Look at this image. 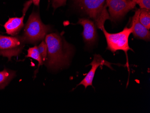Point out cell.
I'll list each match as a JSON object with an SVG mask.
<instances>
[{
  "label": "cell",
  "instance_id": "6da1fadb",
  "mask_svg": "<svg viewBox=\"0 0 150 113\" xmlns=\"http://www.w3.org/2000/svg\"><path fill=\"white\" fill-rule=\"evenodd\" d=\"M45 43L47 46L46 65L52 70L68 65L72 55V48L64 38L56 33L47 34Z\"/></svg>",
  "mask_w": 150,
  "mask_h": 113
},
{
  "label": "cell",
  "instance_id": "7a4b0ae2",
  "mask_svg": "<svg viewBox=\"0 0 150 113\" xmlns=\"http://www.w3.org/2000/svg\"><path fill=\"white\" fill-rule=\"evenodd\" d=\"M79 7L94 21L99 29L104 27V23L111 19L107 10L106 0H74Z\"/></svg>",
  "mask_w": 150,
  "mask_h": 113
},
{
  "label": "cell",
  "instance_id": "3957f363",
  "mask_svg": "<svg viewBox=\"0 0 150 113\" xmlns=\"http://www.w3.org/2000/svg\"><path fill=\"white\" fill-rule=\"evenodd\" d=\"M50 30V26L43 23L38 13L33 12L25 25L22 37L26 43L34 44L42 40Z\"/></svg>",
  "mask_w": 150,
  "mask_h": 113
},
{
  "label": "cell",
  "instance_id": "277c9868",
  "mask_svg": "<svg viewBox=\"0 0 150 113\" xmlns=\"http://www.w3.org/2000/svg\"><path fill=\"white\" fill-rule=\"evenodd\" d=\"M101 30L103 32L107 43V49L112 52L118 50L124 51L128 58V51L131 50L129 45V38L133 33L132 26L130 28L125 27L121 32L115 33H108L105 27Z\"/></svg>",
  "mask_w": 150,
  "mask_h": 113
},
{
  "label": "cell",
  "instance_id": "5b68a950",
  "mask_svg": "<svg viewBox=\"0 0 150 113\" xmlns=\"http://www.w3.org/2000/svg\"><path fill=\"white\" fill-rule=\"evenodd\" d=\"M25 44L22 36L9 37L0 34V55L8 58L10 61L12 57L21 53Z\"/></svg>",
  "mask_w": 150,
  "mask_h": 113
},
{
  "label": "cell",
  "instance_id": "8992f818",
  "mask_svg": "<svg viewBox=\"0 0 150 113\" xmlns=\"http://www.w3.org/2000/svg\"><path fill=\"white\" fill-rule=\"evenodd\" d=\"M110 18L113 21H118L135 6L134 0H107Z\"/></svg>",
  "mask_w": 150,
  "mask_h": 113
},
{
  "label": "cell",
  "instance_id": "52a82bcc",
  "mask_svg": "<svg viewBox=\"0 0 150 113\" xmlns=\"http://www.w3.org/2000/svg\"><path fill=\"white\" fill-rule=\"evenodd\" d=\"M111 64V63L105 60L101 55L95 54L94 55L93 60L90 64V65L92 66L91 69L78 85H83L85 88H86L88 86H92L93 81L98 68L100 66L106 65L109 67L110 69H112Z\"/></svg>",
  "mask_w": 150,
  "mask_h": 113
},
{
  "label": "cell",
  "instance_id": "ba28073f",
  "mask_svg": "<svg viewBox=\"0 0 150 113\" xmlns=\"http://www.w3.org/2000/svg\"><path fill=\"white\" fill-rule=\"evenodd\" d=\"M77 24L83 26V32L82 35L84 41L87 44L93 43L97 37L96 30L94 22L86 18L79 19Z\"/></svg>",
  "mask_w": 150,
  "mask_h": 113
},
{
  "label": "cell",
  "instance_id": "9c48e42d",
  "mask_svg": "<svg viewBox=\"0 0 150 113\" xmlns=\"http://www.w3.org/2000/svg\"><path fill=\"white\" fill-rule=\"evenodd\" d=\"M140 12L141 9L136 11L132 18L131 23V26L133 28L132 33L135 38L149 41L150 39V31L145 27L139 21V16Z\"/></svg>",
  "mask_w": 150,
  "mask_h": 113
},
{
  "label": "cell",
  "instance_id": "30bf717a",
  "mask_svg": "<svg viewBox=\"0 0 150 113\" xmlns=\"http://www.w3.org/2000/svg\"><path fill=\"white\" fill-rule=\"evenodd\" d=\"M25 16V14H23L21 17L9 18L4 25L6 33L12 36L17 35L24 26L23 19Z\"/></svg>",
  "mask_w": 150,
  "mask_h": 113
},
{
  "label": "cell",
  "instance_id": "8fae6325",
  "mask_svg": "<svg viewBox=\"0 0 150 113\" xmlns=\"http://www.w3.org/2000/svg\"><path fill=\"white\" fill-rule=\"evenodd\" d=\"M16 76L14 71L5 69L0 71V89H4Z\"/></svg>",
  "mask_w": 150,
  "mask_h": 113
},
{
  "label": "cell",
  "instance_id": "7c38bea8",
  "mask_svg": "<svg viewBox=\"0 0 150 113\" xmlns=\"http://www.w3.org/2000/svg\"><path fill=\"white\" fill-rule=\"evenodd\" d=\"M26 58H31L32 59L37 60L38 62V70L40 66L44 64L42 57L40 56L38 46H34L33 48H29L28 50V54L25 56Z\"/></svg>",
  "mask_w": 150,
  "mask_h": 113
},
{
  "label": "cell",
  "instance_id": "4fadbf2b",
  "mask_svg": "<svg viewBox=\"0 0 150 113\" xmlns=\"http://www.w3.org/2000/svg\"><path fill=\"white\" fill-rule=\"evenodd\" d=\"M140 22L146 28L150 29V11L146 9H141V12L139 16Z\"/></svg>",
  "mask_w": 150,
  "mask_h": 113
},
{
  "label": "cell",
  "instance_id": "5bb4252c",
  "mask_svg": "<svg viewBox=\"0 0 150 113\" xmlns=\"http://www.w3.org/2000/svg\"><path fill=\"white\" fill-rule=\"evenodd\" d=\"M39 51L40 54V56L42 57L43 61L45 62L46 61L47 57V46L44 41H42L38 46Z\"/></svg>",
  "mask_w": 150,
  "mask_h": 113
},
{
  "label": "cell",
  "instance_id": "9a60e30c",
  "mask_svg": "<svg viewBox=\"0 0 150 113\" xmlns=\"http://www.w3.org/2000/svg\"><path fill=\"white\" fill-rule=\"evenodd\" d=\"M136 4H138L141 9L150 10V0H134Z\"/></svg>",
  "mask_w": 150,
  "mask_h": 113
},
{
  "label": "cell",
  "instance_id": "2e32d148",
  "mask_svg": "<svg viewBox=\"0 0 150 113\" xmlns=\"http://www.w3.org/2000/svg\"><path fill=\"white\" fill-rule=\"evenodd\" d=\"M32 1L35 6H38L40 2V0H32Z\"/></svg>",
  "mask_w": 150,
  "mask_h": 113
}]
</instances>
